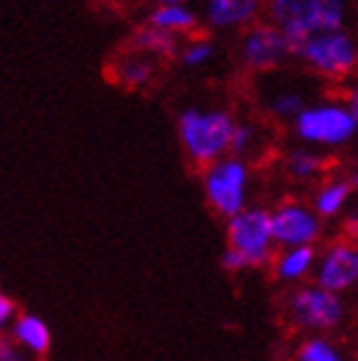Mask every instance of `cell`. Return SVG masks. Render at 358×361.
I'll list each match as a JSON object with an SVG mask.
<instances>
[{
	"mask_svg": "<svg viewBox=\"0 0 358 361\" xmlns=\"http://www.w3.org/2000/svg\"><path fill=\"white\" fill-rule=\"evenodd\" d=\"M16 318H18V307H16V302L8 298L6 292L0 290V338H3L6 331H11Z\"/></svg>",
	"mask_w": 358,
	"mask_h": 361,
	"instance_id": "603a6c76",
	"label": "cell"
},
{
	"mask_svg": "<svg viewBox=\"0 0 358 361\" xmlns=\"http://www.w3.org/2000/svg\"><path fill=\"white\" fill-rule=\"evenodd\" d=\"M221 267H223V271H228V274H243V271H251L246 264V259H243L238 251L228 249V246L221 254Z\"/></svg>",
	"mask_w": 358,
	"mask_h": 361,
	"instance_id": "cb8c5ba5",
	"label": "cell"
},
{
	"mask_svg": "<svg viewBox=\"0 0 358 361\" xmlns=\"http://www.w3.org/2000/svg\"><path fill=\"white\" fill-rule=\"evenodd\" d=\"M295 59L323 82H348L358 75V34L353 28L317 31L297 44Z\"/></svg>",
	"mask_w": 358,
	"mask_h": 361,
	"instance_id": "5b68a950",
	"label": "cell"
},
{
	"mask_svg": "<svg viewBox=\"0 0 358 361\" xmlns=\"http://www.w3.org/2000/svg\"><path fill=\"white\" fill-rule=\"evenodd\" d=\"M328 167H331L328 154L317 152V149L304 146V144L290 146V149L282 154V159H279L282 177L290 182V185H312V188H315L317 182L328 174Z\"/></svg>",
	"mask_w": 358,
	"mask_h": 361,
	"instance_id": "4fadbf2b",
	"label": "cell"
},
{
	"mask_svg": "<svg viewBox=\"0 0 358 361\" xmlns=\"http://www.w3.org/2000/svg\"><path fill=\"white\" fill-rule=\"evenodd\" d=\"M200 188L207 208L228 221L251 205L254 195V167L251 159L228 154L223 159L207 164L200 172Z\"/></svg>",
	"mask_w": 358,
	"mask_h": 361,
	"instance_id": "8992f818",
	"label": "cell"
},
{
	"mask_svg": "<svg viewBox=\"0 0 358 361\" xmlns=\"http://www.w3.org/2000/svg\"><path fill=\"white\" fill-rule=\"evenodd\" d=\"M261 141H264V136H261V128H259V126L251 123V121L238 118V126H235V131H233V144H230V154L248 159L254 152H259Z\"/></svg>",
	"mask_w": 358,
	"mask_h": 361,
	"instance_id": "7402d4cb",
	"label": "cell"
},
{
	"mask_svg": "<svg viewBox=\"0 0 358 361\" xmlns=\"http://www.w3.org/2000/svg\"><path fill=\"white\" fill-rule=\"evenodd\" d=\"M312 282L338 295H351L358 290V243L338 236L325 241L317 254Z\"/></svg>",
	"mask_w": 358,
	"mask_h": 361,
	"instance_id": "30bf717a",
	"label": "cell"
},
{
	"mask_svg": "<svg viewBox=\"0 0 358 361\" xmlns=\"http://www.w3.org/2000/svg\"><path fill=\"white\" fill-rule=\"evenodd\" d=\"M154 3H190V0H154Z\"/></svg>",
	"mask_w": 358,
	"mask_h": 361,
	"instance_id": "f1b7e54d",
	"label": "cell"
},
{
	"mask_svg": "<svg viewBox=\"0 0 358 361\" xmlns=\"http://www.w3.org/2000/svg\"><path fill=\"white\" fill-rule=\"evenodd\" d=\"M297 144L312 146L317 152H340L358 139V121L343 95H328L310 100L290 126Z\"/></svg>",
	"mask_w": 358,
	"mask_h": 361,
	"instance_id": "7a4b0ae2",
	"label": "cell"
},
{
	"mask_svg": "<svg viewBox=\"0 0 358 361\" xmlns=\"http://www.w3.org/2000/svg\"><path fill=\"white\" fill-rule=\"evenodd\" d=\"M215 56H218V44L215 39L210 36H187L182 47H179V54H177V62L185 67V70H205L210 64L215 62Z\"/></svg>",
	"mask_w": 358,
	"mask_h": 361,
	"instance_id": "44dd1931",
	"label": "cell"
},
{
	"mask_svg": "<svg viewBox=\"0 0 358 361\" xmlns=\"http://www.w3.org/2000/svg\"><path fill=\"white\" fill-rule=\"evenodd\" d=\"M340 236L358 243V205H353V208L340 218Z\"/></svg>",
	"mask_w": 358,
	"mask_h": 361,
	"instance_id": "484cf974",
	"label": "cell"
},
{
	"mask_svg": "<svg viewBox=\"0 0 358 361\" xmlns=\"http://www.w3.org/2000/svg\"><path fill=\"white\" fill-rule=\"evenodd\" d=\"M146 23L161 28L166 34L179 36V39L182 36L187 39V36L197 34L202 16L190 3H156L152 8V13H149V18H146Z\"/></svg>",
	"mask_w": 358,
	"mask_h": 361,
	"instance_id": "9a60e30c",
	"label": "cell"
},
{
	"mask_svg": "<svg viewBox=\"0 0 358 361\" xmlns=\"http://www.w3.org/2000/svg\"><path fill=\"white\" fill-rule=\"evenodd\" d=\"M238 118L221 105H190L177 116V139L190 164L205 169L207 164L230 154Z\"/></svg>",
	"mask_w": 358,
	"mask_h": 361,
	"instance_id": "6da1fadb",
	"label": "cell"
},
{
	"mask_svg": "<svg viewBox=\"0 0 358 361\" xmlns=\"http://www.w3.org/2000/svg\"><path fill=\"white\" fill-rule=\"evenodd\" d=\"M310 97L302 87H295V85H282V87H274L264 95L261 105L264 113L268 118L276 121V123H287L292 126V121L300 116V113L307 108Z\"/></svg>",
	"mask_w": 358,
	"mask_h": 361,
	"instance_id": "e0dca14e",
	"label": "cell"
},
{
	"mask_svg": "<svg viewBox=\"0 0 358 361\" xmlns=\"http://www.w3.org/2000/svg\"><path fill=\"white\" fill-rule=\"evenodd\" d=\"M179 47H182V39L161 31V28L146 23V26L136 28L131 34V49L136 51H144V54L154 56L159 62H166V59H177Z\"/></svg>",
	"mask_w": 358,
	"mask_h": 361,
	"instance_id": "d6986e66",
	"label": "cell"
},
{
	"mask_svg": "<svg viewBox=\"0 0 358 361\" xmlns=\"http://www.w3.org/2000/svg\"><path fill=\"white\" fill-rule=\"evenodd\" d=\"M226 246L246 259L248 269H268L274 262L276 241L271 228V208L248 205L238 216L226 221Z\"/></svg>",
	"mask_w": 358,
	"mask_h": 361,
	"instance_id": "52a82bcc",
	"label": "cell"
},
{
	"mask_svg": "<svg viewBox=\"0 0 358 361\" xmlns=\"http://www.w3.org/2000/svg\"><path fill=\"white\" fill-rule=\"evenodd\" d=\"M266 21L282 28L292 42L302 44L317 31L351 28V0H266Z\"/></svg>",
	"mask_w": 358,
	"mask_h": 361,
	"instance_id": "277c9868",
	"label": "cell"
},
{
	"mask_svg": "<svg viewBox=\"0 0 358 361\" xmlns=\"http://www.w3.org/2000/svg\"><path fill=\"white\" fill-rule=\"evenodd\" d=\"M235 59L246 75H271L295 59V42L282 28L261 18L238 34Z\"/></svg>",
	"mask_w": 358,
	"mask_h": 361,
	"instance_id": "ba28073f",
	"label": "cell"
},
{
	"mask_svg": "<svg viewBox=\"0 0 358 361\" xmlns=\"http://www.w3.org/2000/svg\"><path fill=\"white\" fill-rule=\"evenodd\" d=\"M356 361H358V346H356Z\"/></svg>",
	"mask_w": 358,
	"mask_h": 361,
	"instance_id": "4dcf8cb0",
	"label": "cell"
},
{
	"mask_svg": "<svg viewBox=\"0 0 358 361\" xmlns=\"http://www.w3.org/2000/svg\"><path fill=\"white\" fill-rule=\"evenodd\" d=\"M266 13V0H202V23L215 34H241Z\"/></svg>",
	"mask_w": 358,
	"mask_h": 361,
	"instance_id": "8fae6325",
	"label": "cell"
},
{
	"mask_svg": "<svg viewBox=\"0 0 358 361\" xmlns=\"http://www.w3.org/2000/svg\"><path fill=\"white\" fill-rule=\"evenodd\" d=\"M271 228L279 249L290 246H323L328 223L317 216L310 197L287 195L271 205Z\"/></svg>",
	"mask_w": 358,
	"mask_h": 361,
	"instance_id": "9c48e42d",
	"label": "cell"
},
{
	"mask_svg": "<svg viewBox=\"0 0 358 361\" xmlns=\"http://www.w3.org/2000/svg\"><path fill=\"white\" fill-rule=\"evenodd\" d=\"M282 315L292 331L302 336H335L351 318V305L345 295L325 290L315 282L290 287L284 295Z\"/></svg>",
	"mask_w": 358,
	"mask_h": 361,
	"instance_id": "3957f363",
	"label": "cell"
},
{
	"mask_svg": "<svg viewBox=\"0 0 358 361\" xmlns=\"http://www.w3.org/2000/svg\"><path fill=\"white\" fill-rule=\"evenodd\" d=\"M97 3H103V6H116V3H121V0H97Z\"/></svg>",
	"mask_w": 358,
	"mask_h": 361,
	"instance_id": "f546056e",
	"label": "cell"
},
{
	"mask_svg": "<svg viewBox=\"0 0 358 361\" xmlns=\"http://www.w3.org/2000/svg\"><path fill=\"white\" fill-rule=\"evenodd\" d=\"M343 100L348 103V108H351V113L356 116V121H358V75H353L351 80L345 82Z\"/></svg>",
	"mask_w": 358,
	"mask_h": 361,
	"instance_id": "4316f807",
	"label": "cell"
},
{
	"mask_svg": "<svg viewBox=\"0 0 358 361\" xmlns=\"http://www.w3.org/2000/svg\"><path fill=\"white\" fill-rule=\"evenodd\" d=\"M348 180H351V185H353V190H356V195H358V164L356 167L348 172Z\"/></svg>",
	"mask_w": 358,
	"mask_h": 361,
	"instance_id": "83f0119b",
	"label": "cell"
},
{
	"mask_svg": "<svg viewBox=\"0 0 358 361\" xmlns=\"http://www.w3.org/2000/svg\"><path fill=\"white\" fill-rule=\"evenodd\" d=\"M353 197H356V190H353L348 174H325L310 192L312 208L325 223H340V218L353 208Z\"/></svg>",
	"mask_w": 358,
	"mask_h": 361,
	"instance_id": "7c38bea8",
	"label": "cell"
},
{
	"mask_svg": "<svg viewBox=\"0 0 358 361\" xmlns=\"http://www.w3.org/2000/svg\"><path fill=\"white\" fill-rule=\"evenodd\" d=\"M156 70L159 59L144 54V51H136V49H128L113 64V80L128 90H144L156 80Z\"/></svg>",
	"mask_w": 358,
	"mask_h": 361,
	"instance_id": "2e32d148",
	"label": "cell"
},
{
	"mask_svg": "<svg viewBox=\"0 0 358 361\" xmlns=\"http://www.w3.org/2000/svg\"><path fill=\"white\" fill-rule=\"evenodd\" d=\"M320 246H290V249H276L274 262L268 267L271 277L284 287H297L304 282H312L317 267Z\"/></svg>",
	"mask_w": 358,
	"mask_h": 361,
	"instance_id": "5bb4252c",
	"label": "cell"
},
{
	"mask_svg": "<svg viewBox=\"0 0 358 361\" xmlns=\"http://www.w3.org/2000/svg\"><path fill=\"white\" fill-rule=\"evenodd\" d=\"M295 361H351L345 348L340 346V341H335L333 336H323V334H310L302 336L297 341Z\"/></svg>",
	"mask_w": 358,
	"mask_h": 361,
	"instance_id": "ffe728a7",
	"label": "cell"
},
{
	"mask_svg": "<svg viewBox=\"0 0 358 361\" xmlns=\"http://www.w3.org/2000/svg\"><path fill=\"white\" fill-rule=\"evenodd\" d=\"M11 338L31 356H44L51 348V331L47 320L34 313H21L11 326Z\"/></svg>",
	"mask_w": 358,
	"mask_h": 361,
	"instance_id": "ac0fdd59",
	"label": "cell"
},
{
	"mask_svg": "<svg viewBox=\"0 0 358 361\" xmlns=\"http://www.w3.org/2000/svg\"><path fill=\"white\" fill-rule=\"evenodd\" d=\"M0 361H34L13 338H0Z\"/></svg>",
	"mask_w": 358,
	"mask_h": 361,
	"instance_id": "d4e9b609",
	"label": "cell"
}]
</instances>
